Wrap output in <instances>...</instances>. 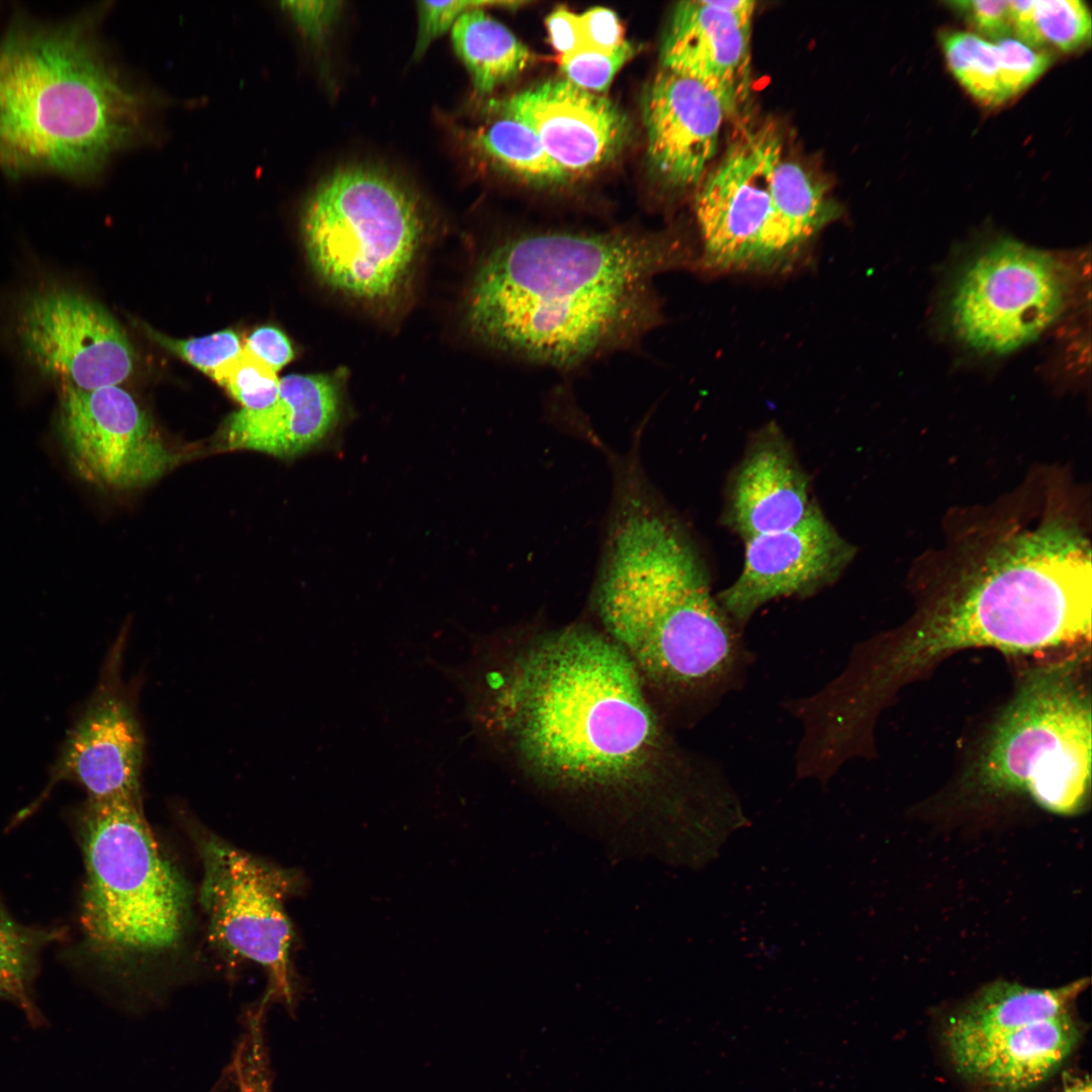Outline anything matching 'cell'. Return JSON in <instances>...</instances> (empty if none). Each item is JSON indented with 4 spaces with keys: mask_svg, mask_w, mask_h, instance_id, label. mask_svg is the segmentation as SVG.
I'll list each match as a JSON object with an SVG mask.
<instances>
[{
    "mask_svg": "<svg viewBox=\"0 0 1092 1092\" xmlns=\"http://www.w3.org/2000/svg\"><path fill=\"white\" fill-rule=\"evenodd\" d=\"M145 737L129 694L111 677L72 729L55 779L82 786L89 799L140 797Z\"/></svg>",
    "mask_w": 1092,
    "mask_h": 1092,
    "instance_id": "2e32d148",
    "label": "cell"
},
{
    "mask_svg": "<svg viewBox=\"0 0 1092 1092\" xmlns=\"http://www.w3.org/2000/svg\"><path fill=\"white\" fill-rule=\"evenodd\" d=\"M1010 8L1012 36L1033 49L1068 54L1091 40V12L1081 0H1010Z\"/></svg>",
    "mask_w": 1092,
    "mask_h": 1092,
    "instance_id": "484cf974",
    "label": "cell"
},
{
    "mask_svg": "<svg viewBox=\"0 0 1092 1092\" xmlns=\"http://www.w3.org/2000/svg\"><path fill=\"white\" fill-rule=\"evenodd\" d=\"M342 1H282L280 5L310 41H322L342 9Z\"/></svg>",
    "mask_w": 1092,
    "mask_h": 1092,
    "instance_id": "e575fe53",
    "label": "cell"
},
{
    "mask_svg": "<svg viewBox=\"0 0 1092 1092\" xmlns=\"http://www.w3.org/2000/svg\"><path fill=\"white\" fill-rule=\"evenodd\" d=\"M490 107L529 126L572 177L610 162L629 135L626 115L609 99L567 80H549Z\"/></svg>",
    "mask_w": 1092,
    "mask_h": 1092,
    "instance_id": "9a60e30c",
    "label": "cell"
},
{
    "mask_svg": "<svg viewBox=\"0 0 1092 1092\" xmlns=\"http://www.w3.org/2000/svg\"><path fill=\"white\" fill-rule=\"evenodd\" d=\"M451 681L475 729L550 784L593 790L647 780L699 794L722 775L716 761L673 741L634 665L604 632L565 628L503 669L474 661L456 667Z\"/></svg>",
    "mask_w": 1092,
    "mask_h": 1092,
    "instance_id": "6da1fadb",
    "label": "cell"
},
{
    "mask_svg": "<svg viewBox=\"0 0 1092 1092\" xmlns=\"http://www.w3.org/2000/svg\"><path fill=\"white\" fill-rule=\"evenodd\" d=\"M59 931L37 929L16 921L0 902V998L29 1009V987L43 946Z\"/></svg>",
    "mask_w": 1092,
    "mask_h": 1092,
    "instance_id": "83f0119b",
    "label": "cell"
},
{
    "mask_svg": "<svg viewBox=\"0 0 1092 1092\" xmlns=\"http://www.w3.org/2000/svg\"><path fill=\"white\" fill-rule=\"evenodd\" d=\"M470 138L472 147L494 167L526 183L551 186L572 178L519 120L500 116Z\"/></svg>",
    "mask_w": 1092,
    "mask_h": 1092,
    "instance_id": "d4e9b609",
    "label": "cell"
},
{
    "mask_svg": "<svg viewBox=\"0 0 1092 1092\" xmlns=\"http://www.w3.org/2000/svg\"><path fill=\"white\" fill-rule=\"evenodd\" d=\"M1088 983V979H1080L1058 988L1039 989L994 982L948 1018L942 1034L944 1045L987 1040L1070 1012Z\"/></svg>",
    "mask_w": 1092,
    "mask_h": 1092,
    "instance_id": "7402d4cb",
    "label": "cell"
},
{
    "mask_svg": "<svg viewBox=\"0 0 1092 1092\" xmlns=\"http://www.w3.org/2000/svg\"><path fill=\"white\" fill-rule=\"evenodd\" d=\"M1088 542L1060 519L998 541L908 629L874 640L870 670L896 691L942 657L966 648L1030 653L1091 637Z\"/></svg>",
    "mask_w": 1092,
    "mask_h": 1092,
    "instance_id": "277c9868",
    "label": "cell"
},
{
    "mask_svg": "<svg viewBox=\"0 0 1092 1092\" xmlns=\"http://www.w3.org/2000/svg\"><path fill=\"white\" fill-rule=\"evenodd\" d=\"M1079 1038L1080 1028L1067 1012L946 1052L962 1076L998 1092H1025L1054 1075Z\"/></svg>",
    "mask_w": 1092,
    "mask_h": 1092,
    "instance_id": "44dd1931",
    "label": "cell"
},
{
    "mask_svg": "<svg viewBox=\"0 0 1092 1092\" xmlns=\"http://www.w3.org/2000/svg\"><path fill=\"white\" fill-rule=\"evenodd\" d=\"M939 41L947 68L973 98L993 107L1009 101L995 41L962 30L943 31Z\"/></svg>",
    "mask_w": 1092,
    "mask_h": 1092,
    "instance_id": "4316f807",
    "label": "cell"
},
{
    "mask_svg": "<svg viewBox=\"0 0 1092 1092\" xmlns=\"http://www.w3.org/2000/svg\"><path fill=\"white\" fill-rule=\"evenodd\" d=\"M1069 294L1066 267L1050 253L1011 239L994 242L963 269L949 312L957 335L984 353L1006 354L1037 339Z\"/></svg>",
    "mask_w": 1092,
    "mask_h": 1092,
    "instance_id": "9c48e42d",
    "label": "cell"
},
{
    "mask_svg": "<svg viewBox=\"0 0 1092 1092\" xmlns=\"http://www.w3.org/2000/svg\"><path fill=\"white\" fill-rule=\"evenodd\" d=\"M80 817L87 948L111 964L170 952L186 930L189 896L160 850L140 797L89 799Z\"/></svg>",
    "mask_w": 1092,
    "mask_h": 1092,
    "instance_id": "8992f818",
    "label": "cell"
},
{
    "mask_svg": "<svg viewBox=\"0 0 1092 1092\" xmlns=\"http://www.w3.org/2000/svg\"><path fill=\"white\" fill-rule=\"evenodd\" d=\"M58 427L73 468L96 485H146L178 459L132 396L117 385L82 389L61 380Z\"/></svg>",
    "mask_w": 1092,
    "mask_h": 1092,
    "instance_id": "7c38bea8",
    "label": "cell"
},
{
    "mask_svg": "<svg viewBox=\"0 0 1092 1092\" xmlns=\"http://www.w3.org/2000/svg\"><path fill=\"white\" fill-rule=\"evenodd\" d=\"M196 841L211 937L229 954L261 965L272 984L269 995L288 996L293 930L284 902L297 889L298 875L211 833Z\"/></svg>",
    "mask_w": 1092,
    "mask_h": 1092,
    "instance_id": "8fae6325",
    "label": "cell"
},
{
    "mask_svg": "<svg viewBox=\"0 0 1092 1092\" xmlns=\"http://www.w3.org/2000/svg\"><path fill=\"white\" fill-rule=\"evenodd\" d=\"M649 164L671 189L701 183L716 155L726 113L700 83L661 70L642 98Z\"/></svg>",
    "mask_w": 1092,
    "mask_h": 1092,
    "instance_id": "e0dca14e",
    "label": "cell"
},
{
    "mask_svg": "<svg viewBox=\"0 0 1092 1092\" xmlns=\"http://www.w3.org/2000/svg\"><path fill=\"white\" fill-rule=\"evenodd\" d=\"M698 252L670 233L527 232L480 259L464 322L482 345L567 369L631 347L662 322L656 275L696 267Z\"/></svg>",
    "mask_w": 1092,
    "mask_h": 1092,
    "instance_id": "7a4b0ae2",
    "label": "cell"
},
{
    "mask_svg": "<svg viewBox=\"0 0 1092 1092\" xmlns=\"http://www.w3.org/2000/svg\"><path fill=\"white\" fill-rule=\"evenodd\" d=\"M593 601L604 633L670 712L696 722L744 681L742 630L716 597L694 542L639 461L614 465Z\"/></svg>",
    "mask_w": 1092,
    "mask_h": 1092,
    "instance_id": "3957f363",
    "label": "cell"
},
{
    "mask_svg": "<svg viewBox=\"0 0 1092 1092\" xmlns=\"http://www.w3.org/2000/svg\"><path fill=\"white\" fill-rule=\"evenodd\" d=\"M246 410L271 405L279 392L280 378L244 346L241 352L210 376Z\"/></svg>",
    "mask_w": 1092,
    "mask_h": 1092,
    "instance_id": "f1b7e54d",
    "label": "cell"
},
{
    "mask_svg": "<svg viewBox=\"0 0 1092 1092\" xmlns=\"http://www.w3.org/2000/svg\"><path fill=\"white\" fill-rule=\"evenodd\" d=\"M998 48L1003 84L1008 100L1033 84L1052 65L1049 52L1033 49L1021 40L1008 36L995 40Z\"/></svg>",
    "mask_w": 1092,
    "mask_h": 1092,
    "instance_id": "1f68e13d",
    "label": "cell"
},
{
    "mask_svg": "<svg viewBox=\"0 0 1092 1092\" xmlns=\"http://www.w3.org/2000/svg\"><path fill=\"white\" fill-rule=\"evenodd\" d=\"M582 50L610 53L626 40L617 14L605 7H595L579 15Z\"/></svg>",
    "mask_w": 1092,
    "mask_h": 1092,
    "instance_id": "d590c367",
    "label": "cell"
},
{
    "mask_svg": "<svg viewBox=\"0 0 1092 1092\" xmlns=\"http://www.w3.org/2000/svg\"><path fill=\"white\" fill-rule=\"evenodd\" d=\"M148 333L160 346L209 376L243 349L239 336L231 330L189 340L173 339L153 330Z\"/></svg>",
    "mask_w": 1092,
    "mask_h": 1092,
    "instance_id": "4dcf8cb0",
    "label": "cell"
},
{
    "mask_svg": "<svg viewBox=\"0 0 1092 1092\" xmlns=\"http://www.w3.org/2000/svg\"><path fill=\"white\" fill-rule=\"evenodd\" d=\"M146 100L81 25L22 24L0 40V169L88 178L145 129Z\"/></svg>",
    "mask_w": 1092,
    "mask_h": 1092,
    "instance_id": "5b68a950",
    "label": "cell"
},
{
    "mask_svg": "<svg viewBox=\"0 0 1092 1092\" xmlns=\"http://www.w3.org/2000/svg\"><path fill=\"white\" fill-rule=\"evenodd\" d=\"M17 334L26 356L42 372L82 389L117 385L132 371L130 344L111 314L65 288L28 296Z\"/></svg>",
    "mask_w": 1092,
    "mask_h": 1092,
    "instance_id": "4fadbf2b",
    "label": "cell"
},
{
    "mask_svg": "<svg viewBox=\"0 0 1092 1092\" xmlns=\"http://www.w3.org/2000/svg\"><path fill=\"white\" fill-rule=\"evenodd\" d=\"M945 4L966 20L974 33L988 40L1012 36L1010 0H962Z\"/></svg>",
    "mask_w": 1092,
    "mask_h": 1092,
    "instance_id": "836d02e7",
    "label": "cell"
},
{
    "mask_svg": "<svg viewBox=\"0 0 1092 1092\" xmlns=\"http://www.w3.org/2000/svg\"><path fill=\"white\" fill-rule=\"evenodd\" d=\"M1061 1092H1091L1090 1079L1089 1077L1078 1079L1074 1083L1067 1085Z\"/></svg>",
    "mask_w": 1092,
    "mask_h": 1092,
    "instance_id": "f35d334b",
    "label": "cell"
},
{
    "mask_svg": "<svg viewBox=\"0 0 1092 1092\" xmlns=\"http://www.w3.org/2000/svg\"><path fill=\"white\" fill-rule=\"evenodd\" d=\"M308 263L330 288L368 302L403 287L419 253L425 219L414 193L387 173L341 167L326 176L302 207Z\"/></svg>",
    "mask_w": 1092,
    "mask_h": 1092,
    "instance_id": "52a82bcc",
    "label": "cell"
},
{
    "mask_svg": "<svg viewBox=\"0 0 1092 1092\" xmlns=\"http://www.w3.org/2000/svg\"><path fill=\"white\" fill-rule=\"evenodd\" d=\"M244 347L274 372L282 369L293 358V350L288 338L274 327H261L255 330Z\"/></svg>",
    "mask_w": 1092,
    "mask_h": 1092,
    "instance_id": "8d00e7d4",
    "label": "cell"
},
{
    "mask_svg": "<svg viewBox=\"0 0 1092 1092\" xmlns=\"http://www.w3.org/2000/svg\"><path fill=\"white\" fill-rule=\"evenodd\" d=\"M752 19L715 0H686L673 8L660 50L662 69L696 81L735 115L751 90Z\"/></svg>",
    "mask_w": 1092,
    "mask_h": 1092,
    "instance_id": "ac0fdd59",
    "label": "cell"
},
{
    "mask_svg": "<svg viewBox=\"0 0 1092 1092\" xmlns=\"http://www.w3.org/2000/svg\"><path fill=\"white\" fill-rule=\"evenodd\" d=\"M451 35L457 56L481 95L516 78L534 59L530 50L483 8L462 13Z\"/></svg>",
    "mask_w": 1092,
    "mask_h": 1092,
    "instance_id": "cb8c5ba5",
    "label": "cell"
},
{
    "mask_svg": "<svg viewBox=\"0 0 1092 1092\" xmlns=\"http://www.w3.org/2000/svg\"><path fill=\"white\" fill-rule=\"evenodd\" d=\"M782 157L780 135L764 126L735 141L703 178L695 197L702 243L696 267L774 273L793 266L771 231L770 186Z\"/></svg>",
    "mask_w": 1092,
    "mask_h": 1092,
    "instance_id": "30bf717a",
    "label": "cell"
},
{
    "mask_svg": "<svg viewBox=\"0 0 1092 1092\" xmlns=\"http://www.w3.org/2000/svg\"><path fill=\"white\" fill-rule=\"evenodd\" d=\"M770 205L772 234L795 261L803 247L840 214L825 186L784 156L774 171Z\"/></svg>",
    "mask_w": 1092,
    "mask_h": 1092,
    "instance_id": "603a6c76",
    "label": "cell"
},
{
    "mask_svg": "<svg viewBox=\"0 0 1092 1092\" xmlns=\"http://www.w3.org/2000/svg\"><path fill=\"white\" fill-rule=\"evenodd\" d=\"M340 379L332 374L280 378L275 401L262 410L241 408L222 430L226 450H254L279 457L298 455L325 439L338 422Z\"/></svg>",
    "mask_w": 1092,
    "mask_h": 1092,
    "instance_id": "ffe728a7",
    "label": "cell"
},
{
    "mask_svg": "<svg viewBox=\"0 0 1092 1092\" xmlns=\"http://www.w3.org/2000/svg\"><path fill=\"white\" fill-rule=\"evenodd\" d=\"M546 26L550 42L561 57L583 49L579 15L560 7L548 15Z\"/></svg>",
    "mask_w": 1092,
    "mask_h": 1092,
    "instance_id": "74e56055",
    "label": "cell"
},
{
    "mask_svg": "<svg viewBox=\"0 0 1092 1092\" xmlns=\"http://www.w3.org/2000/svg\"><path fill=\"white\" fill-rule=\"evenodd\" d=\"M521 4L525 3L514 1H419L417 2L419 27L414 58H421L431 42L450 27L452 28L457 18L465 11L472 8H483L486 5L515 8Z\"/></svg>",
    "mask_w": 1092,
    "mask_h": 1092,
    "instance_id": "d6a6232c",
    "label": "cell"
},
{
    "mask_svg": "<svg viewBox=\"0 0 1092 1092\" xmlns=\"http://www.w3.org/2000/svg\"><path fill=\"white\" fill-rule=\"evenodd\" d=\"M635 50L628 41L610 53L580 50L561 57L560 70L573 85L593 93L604 92Z\"/></svg>",
    "mask_w": 1092,
    "mask_h": 1092,
    "instance_id": "f546056e",
    "label": "cell"
},
{
    "mask_svg": "<svg viewBox=\"0 0 1092 1092\" xmlns=\"http://www.w3.org/2000/svg\"><path fill=\"white\" fill-rule=\"evenodd\" d=\"M819 508L808 475L775 425L751 440L729 483L725 520L743 540L791 529Z\"/></svg>",
    "mask_w": 1092,
    "mask_h": 1092,
    "instance_id": "d6986e66",
    "label": "cell"
},
{
    "mask_svg": "<svg viewBox=\"0 0 1092 1092\" xmlns=\"http://www.w3.org/2000/svg\"><path fill=\"white\" fill-rule=\"evenodd\" d=\"M744 542L741 572L716 596L741 630L765 604L784 597L807 598L832 584L855 554L820 509L791 529Z\"/></svg>",
    "mask_w": 1092,
    "mask_h": 1092,
    "instance_id": "5bb4252c",
    "label": "cell"
},
{
    "mask_svg": "<svg viewBox=\"0 0 1092 1092\" xmlns=\"http://www.w3.org/2000/svg\"><path fill=\"white\" fill-rule=\"evenodd\" d=\"M1072 663L1036 667L1022 679L971 768L979 792L1025 793L1060 815L1084 808L1091 785V701Z\"/></svg>",
    "mask_w": 1092,
    "mask_h": 1092,
    "instance_id": "ba28073f",
    "label": "cell"
}]
</instances>
